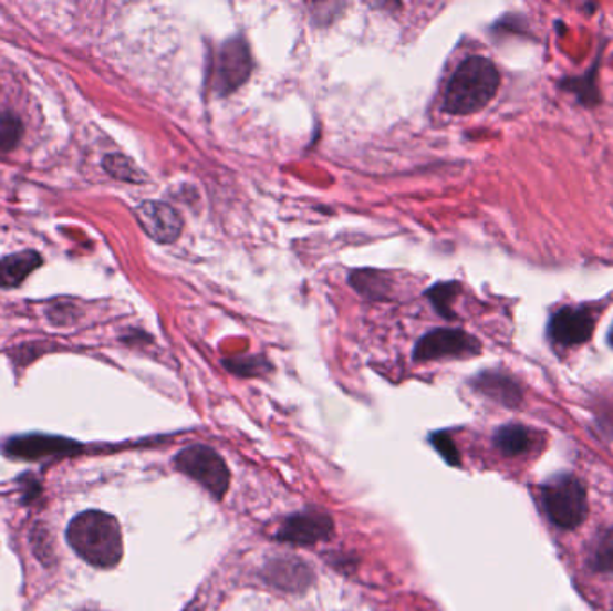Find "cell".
Instances as JSON below:
<instances>
[{"label":"cell","mask_w":613,"mask_h":611,"mask_svg":"<svg viewBox=\"0 0 613 611\" xmlns=\"http://www.w3.org/2000/svg\"><path fill=\"white\" fill-rule=\"evenodd\" d=\"M543 509L549 520L560 529H575L589 515L586 489L574 475H558L542 488Z\"/></svg>","instance_id":"cell-3"},{"label":"cell","mask_w":613,"mask_h":611,"mask_svg":"<svg viewBox=\"0 0 613 611\" xmlns=\"http://www.w3.org/2000/svg\"><path fill=\"white\" fill-rule=\"evenodd\" d=\"M332 532L334 520L329 512L305 509L285 518L274 538L291 546H314L318 541L329 540Z\"/></svg>","instance_id":"cell-7"},{"label":"cell","mask_w":613,"mask_h":611,"mask_svg":"<svg viewBox=\"0 0 613 611\" xmlns=\"http://www.w3.org/2000/svg\"><path fill=\"white\" fill-rule=\"evenodd\" d=\"M22 135V124L11 113H4L0 117V151H8L14 147Z\"/></svg>","instance_id":"cell-20"},{"label":"cell","mask_w":613,"mask_h":611,"mask_svg":"<svg viewBox=\"0 0 613 611\" xmlns=\"http://www.w3.org/2000/svg\"><path fill=\"white\" fill-rule=\"evenodd\" d=\"M598 315L586 306H567L558 309L548 323V338L563 349L589 343L595 332Z\"/></svg>","instance_id":"cell-6"},{"label":"cell","mask_w":613,"mask_h":611,"mask_svg":"<svg viewBox=\"0 0 613 611\" xmlns=\"http://www.w3.org/2000/svg\"><path fill=\"white\" fill-rule=\"evenodd\" d=\"M251 74V56L248 43L242 38H231L222 43L216 66V89L228 95L245 85Z\"/></svg>","instance_id":"cell-8"},{"label":"cell","mask_w":613,"mask_h":611,"mask_svg":"<svg viewBox=\"0 0 613 611\" xmlns=\"http://www.w3.org/2000/svg\"><path fill=\"white\" fill-rule=\"evenodd\" d=\"M458 294L459 283L456 282L436 283V286H433V288L427 291V298L433 301L436 311L444 315V318H447V320H454V318H456L450 306H453Z\"/></svg>","instance_id":"cell-16"},{"label":"cell","mask_w":613,"mask_h":611,"mask_svg":"<svg viewBox=\"0 0 613 611\" xmlns=\"http://www.w3.org/2000/svg\"><path fill=\"white\" fill-rule=\"evenodd\" d=\"M430 442L438 448L439 454L444 456L448 465L459 466L461 459H459L458 447L454 445L453 439L447 434H435V436L430 437Z\"/></svg>","instance_id":"cell-21"},{"label":"cell","mask_w":613,"mask_h":611,"mask_svg":"<svg viewBox=\"0 0 613 611\" xmlns=\"http://www.w3.org/2000/svg\"><path fill=\"white\" fill-rule=\"evenodd\" d=\"M176 470L204 486L214 499L221 500L230 488V470L218 452L207 445H190L175 457Z\"/></svg>","instance_id":"cell-4"},{"label":"cell","mask_w":613,"mask_h":611,"mask_svg":"<svg viewBox=\"0 0 613 611\" xmlns=\"http://www.w3.org/2000/svg\"><path fill=\"white\" fill-rule=\"evenodd\" d=\"M350 282L354 286L355 291L363 294V297L372 298V300L386 297L384 275H378L377 271H355L350 277Z\"/></svg>","instance_id":"cell-15"},{"label":"cell","mask_w":613,"mask_h":611,"mask_svg":"<svg viewBox=\"0 0 613 611\" xmlns=\"http://www.w3.org/2000/svg\"><path fill=\"white\" fill-rule=\"evenodd\" d=\"M590 565L598 572L613 574V529L601 535L590 556Z\"/></svg>","instance_id":"cell-17"},{"label":"cell","mask_w":613,"mask_h":611,"mask_svg":"<svg viewBox=\"0 0 613 611\" xmlns=\"http://www.w3.org/2000/svg\"><path fill=\"white\" fill-rule=\"evenodd\" d=\"M474 390L486 398L493 400L505 407H519L522 402V390L513 376L502 372H482L472 381Z\"/></svg>","instance_id":"cell-12"},{"label":"cell","mask_w":613,"mask_h":611,"mask_svg":"<svg viewBox=\"0 0 613 611\" xmlns=\"http://www.w3.org/2000/svg\"><path fill=\"white\" fill-rule=\"evenodd\" d=\"M479 339L467 334L465 330L438 329L416 343L413 359L415 362L444 361V359H467L481 353Z\"/></svg>","instance_id":"cell-5"},{"label":"cell","mask_w":613,"mask_h":611,"mask_svg":"<svg viewBox=\"0 0 613 611\" xmlns=\"http://www.w3.org/2000/svg\"><path fill=\"white\" fill-rule=\"evenodd\" d=\"M42 266V257L37 251H20L0 260V288H19L34 269Z\"/></svg>","instance_id":"cell-13"},{"label":"cell","mask_w":613,"mask_h":611,"mask_svg":"<svg viewBox=\"0 0 613 611\" xmlns=\"http://www.w3.org/2000/svg\"><path fill=\"white\" fill-rule=\"evenodd\" d=\"M225 367L233 375L260 376L266 375L271 370V364L266 361V358H245L225 361Z\"/></svg>","instance_id":"cell-18"},{"label":"cell","mask_w":613,"mask_h":611,"mask_svg":"<svg viewBox=\"0 0 613 611\" xmlns=\"http://www.w3.org/2000/svg\"><path fill=\"white\" fill-rule=\"evenodd\" d=\"M142 230L160 245H173L181 236L184 221L175 208L162 201H144L135 208Z\"/></svg>","instance_id":"cell-10"},{"label":"cell","mask_w":613,"mask_h":611,"mask_svg":"<svg viewBox=\"0 0 613 611\" xmlns=\"http://www.w3.org/2000/svg\"><path fill=\"white\" fill-rule=\"evenodd\" d=\"M266 583L288 593H303L314 584L311 565L297 556H274L264 565Z\"/></svg>","instance_id":"cell-9"},{"label":"cell","mask_w":613,"mask_h":611,"mask_svg":"<svg viewBox=\"0 0 613 611\" xmlns=\"http://www.w3.org/2000/svg\"><path fill=\"white\" fill-rule=\"evenodd\" d=\"M500 74L485 56H470L456 69L445 89L444 108L450 115L481 112L496 97Z\"/></svg>","instance_id":"cell-2"},{"label":"cell","mask_w":613,"mask_h":611,"mask_svg":"<svg viewBox=\"0 0 613 611\" xmlns=\"http://www.w3.org/2000/svg\"><path fill=\"white\" fill-rule=\"evenodd\" d=\"M609 343L612 344V349H613V324H612V329H610V332H609Z\"/></svg>","instance_id":"cell-22"},{"label":"cell","mask_w":613,"mask_h":611,"mask_svg":"<svg viewBox=\"0 0 613 611\" xmlns=\"http://www.w3.org/2000/svg\"><path fill=\"white\" fill-rule=\"evenodd\" d=\"M77 443L60 436L45 434H28V436L11 437L6 443L4 452L17 459H40V457L62 456L76 451Z\"/></svg>","instance_id":"cell-11"},{"label":"cell","mask_w":613,"mask_h":611,"mask_svg":"<svg viewBox=\"0 0 613 611\" xmlns=\"http://www.w3.org/2000/svg\"><path fill=\"white\" fill-rule=\"evenodd\" d=\"M66 541L81 560L97 569H112L123 560V531L108 512H80L66 527Z\"/></svg>","instance_id":"cell-1"},{"label":"cell","mask_w":613,"mask_h":611,"mask_svg":"<svg viewBox=\"0 0 613 611\" xmlns=\"http://www.w3.org/2000/svg\"><path fill=\"white\" fill-rule=\"evenodd\" d=\"M493 442L505 456H520L531 445V433L522 425H505L497 431Z\"/></svg>","instance_id":"cell-14"},{"label":"cell","mask_w":613,"mask_h":611,"mask_svg":"<svg viewBox=\"0 0 613 611\" xmlns=\"http://www.w3.org/2000/svg\"><path fill=\"white\" fill-rule=\"evenodd\" d=\"M104 169L108 170L110 175L117 179H124V182H142L141 170L133 165L132 160H128L126 156L110 155L104 160Z\"/></svg>","instance_id":"cell-19"}]
</instances>
